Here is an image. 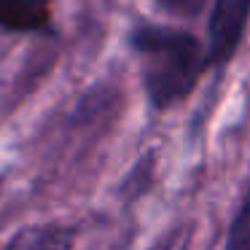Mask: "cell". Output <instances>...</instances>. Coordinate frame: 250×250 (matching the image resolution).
Returning a JSON list of instances; mask_svg holds the SVG:
<instances>
[{
  "label": "cell",
  "mask_w": 250,
  "mask_h": 250,
  "mask_svg": "<svg viewBox=\"0 0 250 250\" xmlns=\"http://www.w3.org/2000/svg\"><path fill=\"white\" fill-rule=\"evenodd\" d=\"M76 229L62 223H33L8 239L3 250H73Z\"/></svg>",
  "instance_id": "cell-3"
},
{
  "label": "cell",
  "mask_w": 250,
  "mask_h": 250,
  "mask_svg": "<svg viewBox=\"0 0 250 250\" xmlns=\"http://www.w3.org/2000/svg\"><path fill=\"white\" fill-rule=\"evenodd\" d=\"M226 250H250V191L245 196V205L234 221L231 231H229Z\"/></svg>",
  "instance_id": "cell-5"
},
{
  "label": "cell",
  "mask_w": 250,
  "mask_h": 250,
  "mask_svg": "<svg viewBox=\"0 0 250 250\" xmlns=\"http://www.w3.org/2000/svg\"><path fill=\"white\" fill-rule=\"evenodd\" d=\"M162 8H167L169 14H178V17H196L205 6V0H159Z\"/></svg>",
  "instance_id": "cell-6"
},
{
  "label": "cell",
  "mask_w": 250,
  "mask_h": 250,
  "mask_svg": "<svg viewBox=\"0 0 250 250\" xmlns=\"http://www.w3.org/2000/svg\"><path fill=\"white\" fill-rule=\"evenodd\" d=\"M250 14V0H218L210 19V62H226L234 54L239 38H242L245 22Z\"/></svg>",
  "instance_id": "cell-2"
},
{
  "label": "cell",
  "mask_w": 250,
  "mask_h": 250,
  "mask_svg": "<svg viewBox=\"0 0 250 250\" xmlns=\"http://www.w3.org/2000/svg\"><path fill=\"white\" fill-rule=\"evenodd\" d=\"M132 46L143 60V83L153 105L167 108L186 97L202 73V49L196 38L175 30L140 27Z\"/></svg>",
  "instance_id": "cell-1"
},
{
  "label": "cell",
  "mask_w": 250,
  "mask_h": 250,
  "mask_svg": "<svg viewBox=\"0 0 250 250\" xmlns=\"http://www.w3.org/2000/svg\"><path fill=\"white\" fill-rule=\"evenodd\" d=\"M51 0H0V27L14 33H33L49 24Z\"/></svg>",
  "instance_id": "cell-4"
}]
</instances>
